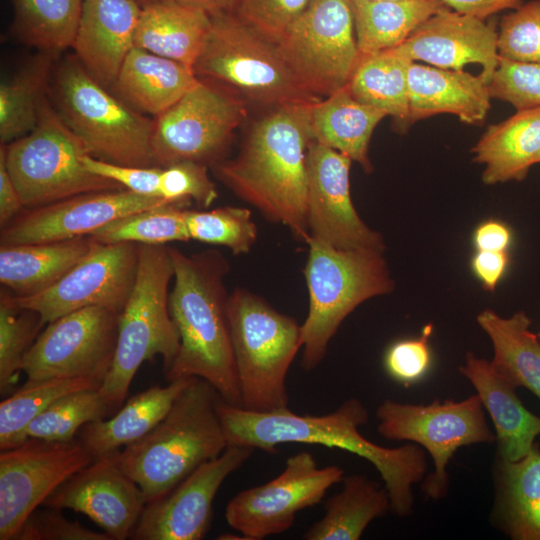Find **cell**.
I'll use <instances>...</instances> for the list:
<instances>
[{
	"instance_id": "680465c9",
	"label": "cell",
	"mask_w": 540,
	"mask_h": 540,
	"mask_svg": "<svg viewBox=\"0 0 540 540\" xmlns=\"http://www.w3.org/2000/svg\"><path fill=\"white\" fill-rule=\"evenodd\" d=\"M537 163H540V154H539V156L537 158Z\"/></svg>"
},
{
	"instance_id": "d590c367",
	"label": "cell",
	"mask_w": 540,
	"mask_h": 540,
	"mask_svg": "<svg viewBox=\"0 0 540 540\" xmlns=\"http://www.w3.org/2000/svg\"><path fill=\"white\" fill-rule=\"evenodd\" d=\"M413 61L397 47L361 55L347 84L358 101L379 108L408 127V71Z\"/></svg>"
},
{
	"instance_id": "60d3db41",
	"label": "cell",
	"mask_w": 540,
	"mask_h": 540,
	"mask_svg": "<svg viewBox=\"0 0 540 540\" xmlns=\"http://www.w3.org/2000/svg\"><path fill=\"white\" fill-rule=\"evenodd\" d=\"M40 315L19 305L6 288L0 294V394L7 397L16 390L22 362L39 331L44 327Z\"/></svg>"
},
{
	"instance_id": "83f0119b",
	"label": "cell",
	"mask_w": 540,
	"mask_h": 540,
	"mask_svg": "<svg viewBox=\"0 0 540 540\" xmlns=\"http://www.w3.org/2000/svg\"><path fill=\"white\" fill-rule=\"evenodd\" d=\"M486 184L522 181L540 154V109L520 110L490 125L473 147Z\"/></svg>"
},
{
	"instance_id": "ffe728a7",
	"label": "cell",
	"mask_w": 540,
	"mask_h": 540,
	"mask_svg": "<svg viewBox=\"0 0 540 540\" xmlns=\"http://www.w3.org/2000/svg\"><path fill=\"white\" fill-rule=\"evenodd\" d=\"M170 201L126 189L82 193L22 211L1 230V245L53 242L88 236L128 214Z\"/></svg>"
},
{
	"instance_id": "8d00e7d4",
	"label": "cell",
	"mask_w": 540,
	"mask_h": 540,
	"mask_svg": "<svg viewBox=\"0 0 540 540\" xmlns=\"http://www.w3.org/2000/svg\"><path fill=\"white\" fill-rule=\"evenodd\" d=\"M56 54L41 52L0 85V142L31 132L47 100Z\"/></svg>"
},
{
	"instance_id": "484cf974",
	"label": "cell",
	"mask_w": 540,
	"mask_h": 540,
	"mask_svg": "<svg viewBox=\"0 0 540 540\" xmlns=\"http://www.w3.org/2000/svg\"><path fill=\"white\" fill-rule=\"evenodd\" d=\"M96 243L88 235L53 242L1 245V284L17 297L40 293L59 281Z\"/></svg>"
},
{
	"instance_id": "5bb4252c",
	"label": "cell",
	"mask_w": 540,
	"mask_h": 540,
	"mask_svg": "<svg viewBox=\"0 0 540 540\" xmlns=\"http://www.w3.org/2000/svg\"><path fill=\"white\" fill-rule=\"evenodd\" d=\"M343 474L336 465L320 468L309 452L294 454L276 478L237 493L226 506V521L246 540L280 534L299 511L318 504Z\"/></svg>"
},
{
	"instance_id": "d6a6232c",
	"label": "cell",
	"mask_w": 540,
	"mask_h": 540,
	"mask_svg": "<svg viewBox=\"0 0 540 540\" xmlns=\"http://www.w3.org/2000/svg\"><path fill=\"white\" fill-rule=\"evenodd\" d=\"M342 481V490L328 499L324 516L302 539L358 540L374 519L391 510L385 486L360 474L343 477Z\"/></svg>"
},
{
	"instance_id": "5b68a950",
	"label": "cell",
	"mask_w": 540,
	"mask_h": 540,
	"mask_svg": "<svg viewBox=\"0 0 540 540\" xmlns=\"http://www.w3.org/2000/svg\"><path fill=\"white\" fill-rule=\"evenodd\" d=\"M49 94L60 117L90 155L116 164L155 166L154 120L110 93L75 55L54 66Z\"/></svg>"
},
{
	"instance_id": "f546056e",
	"label": "cell",
	"mask_w": 540,
	"mask_h": 540,
	"mask_svg": "<svg viewBox=\"0 0 540 540\" xmlns=\"http://www.w3.org/2000/svg\"><path fill=\"white\" fill-rule=\"evenodd\" d=\"M386 116L383 110L356 100L346 85L310 104L312 140L342 153L369 172V142Z\"/></svg>"
},
{
	"instance_id": "d4e9b609",
	"label": "cell",
	"mask_w": 540,
	"mask_h": 540,
	"mask_svg": "<svg viewBox=\"0 0 540 540\" xmlns=\"http://www.w3.org/2000/svg\"><path fill=\"white\" fill-rule=\"evenodd\" d=\"M408 126L440 113L481 123L490 108L488 85L477 75L412 62L408 71Z\"/></svg>"
},
{
	"instance_id": "9a60e30c",
	"label": "cell",
	"mask_w": 540,
	"mask_h": 540,
	"mask_svg": "<svg viewBox=\"0 0 540 540\" xmlns=\"http://www.w3.org/2000/svg\"><path fill=\"white\" fill-rule=\"evenodd\" d=\"M95 457L78 437L27 438L0 453V540H11L26 518Z\"/></svg>"
},
{
	"instance_id": "7402d4cb",
	"label": "cell",
	"mask_w": 540,
	"mask_h": 540,
	"mask_svg": "<svg viewBox=\"0 0 540 540\" xmlns=\"http://www.w3.org/2000/svg\"><path fill=\"white\" fill-rule=\"evenodd\" d=\"M410 60L460 70L474 63L488 85L498 66V32L492 23L447 7L425 20L397 47Z\"/></svg>"
},
{
	"instance_id": "681fc988",
	"label": "cell",
	"mask_w": 540,
	"mask_h": 540,
	"mask_svg": "<svg viewBox=\"0 0 540 540\" xmlns=\"http://www.w3.org/2000/svg\"><path fill=\"white\" fill-rule=\"evenodd\" d=\"M431 333L432 325H427L419 338L399 340L388 347L384 367L392 379L409 386L426 375L432 363L428 345Z\"/></svg>"
},
{
	"instance_id": "7bdbcfd3",
	"label": "cell",
	"mask_w": 540,
	"mask_h": 540,
	"mask_svg": "<svg viewBox=\"0 0 540 540\" xmlns=\"http://www.w3.org/2000/svg\"><path fill=\"white\" fill-rule=\"evenodd\" d=\"M186 224L190 239L225 246L235 255L249 253L257 240V226L247 208L187 210Z\"/></svg>"
},
{
	"instance_id": "52a82bcc",
	"label": "cell",
	"mask_w": 540,
	"mask_h": 540,
	"mask_svg": "<svg viewBox=\"0 0 540 540\" xmlns=\"http://www.w3.org/2000/svg\"><path fill=\"white\" fill-rule=\"evenodd\" d=\"M304 275L308 314L301 325L302 361L312 371L324 359L330 340L361 303L394 288L383 252L342 250L308 239Z\"/></svg>"
},
{
	"instance_id": "d6986e66",
	"label": "cell",
	"mask_w": 540,
	"mask_h": 540,
	"mask_svg": "<svg viewBox=\"0 0 540 540\" xmlns=\"http://www.w3.org/2000/svg\"><path fill=\"white\" fill-rule=\"evenodd\" d=\"M253 451L247 446L229 445L218 457L197 467L169 493L147 503L131 539H202L211 525L217 491Z\"/></svg>"
},
{
	"instance_id": "30bf717a",
	"label": "cell",
	"mask_w": 540,
	"mask_h": 540,
	"mask_svg": "<svg viewBox=\"0 0 540 540\" xmlns=\"http://www.w3.org/2000/svg\"><path fill=\"white\" fill-rule=\"evenodd\" d=\"M1 146L9 174L27 209L82 193L124 189L87 170L83 158L88 150L48 99L35 128Z\"/></svg>"
},
{
	"instance_id": "1f68e13d",
	"label": "cell",
	"mask_w": 540,
	"mask_h": 540,
	"mask_svg": "<svg viewBox=\"0 0 540 540\" xmlns=\"http://www.w3.org/2000/svg\"><path fill=\"white\" fill-rule=\"evenodd\" d=\"M211 25L203 11L176 4L141 7L134 47L193 68Z\"/></svg>"
},
{
	"instance_id": "603a6c76",
	"label": "cell",
	"mask_w": 540,
	"mask_h": 540,
	"mask_svg": "<svg viewBox=\"0 0 540 540\" xmlns=\"http://www.w3.org/2000/svg\"><path fill=\"white\" fill-rule=\"evenodd\" d=\"M141 11L136 0H83L72 48L86 71L100 84L112 87L134 48Z\"/></svg>"
},
{
	"instance_id": "ba28073f",
	"label": "cell",
	"mask_w": 540,
	"mask_h": 540,
	"mask_svg": "<svg viewBox=\"0 0 540 540\" xmlns=\"http://www.w3.org/2000/svg\"><path fill=\"white\" fill-rule=\"evenodd\" d=\"M228 320L242 408H288L286 377L302 347L301 325L244 288L229 294Z\"/></svg>"
},
{
	"instance_id": "ee69618b",
	"label": "cell",
	"mask_w": 540,
	"mask_h": 540,
	"mask_svg": "<svg viewBox=\"0 0 540 540\" xmlns=\"http://www.w3.org/2000/svg\"><path fill=\"white\" fill-rule=\"evenodd\" d=\"M498 54L513 61L540 62V0L521 4L502 18Z\"/></svg>"
},
{
	"instance_id": "f1b7e54d",
	"label": "cell",
	"mask_w": 540,
	"mask_h": 540,
	"mask_svg": "<svg viewBox=\"0 0 540 540\" xmlns=\"http://www.w3.org/2000/svg\"><path fill=\"white\" fill-rule=\"evenodd\" d=\"M190 379L135 394L112 417L85 424L77 437L95 459L140 440L166 416Z\"/></svg>"
},
{
	"instance_id": "4fadbf2b",
	"label": "cell",
	"mask_w": 540,
	"mask_h": 540,
	"mask_svg": "<svg viewBox=\"0 0 540 540\" xmlns=\"http://www.w3.org/2000/svg\"><path fill=\"white\" fill-rule=\"evenodd\" d=\"M246 116L242 98L197 77L172 106L154 120L152 154L155 166L181 161L217 164L235 129Z\"/></svg>"
},
{
	"instance_id": "b9f144b4",
	"label": "cell",
	"mask_w": 540,
	"mask_h": 540,
	"mask_svg": "<svg viewBox=\"0 0 540 540\" xmlns=\"http://www.w3.org/2000/svg\"><path fill=\"white\" fill-rule=\"evenodd\" d=\"M114 411L99 389H85L67 394L42 411L26 427L27 438L69 441L77 437L87 423L107 418Z\"/></svg>"
},
{
	"instance_id": "277c9868",
	"label": "cell",
	"mask_w": 540,
	"mask_h": 540,
	"mask_svg": "<svg viewBox=\"0 0 540 540\" xmlns=\"http://www.w3.org/2000/svg\"><path fill=\"white\" fill-rule=\"evenodd\" d=\"M220 399L210 383L192 377L148 434L118 450L119 465L139 485L146 503L169 493L228 447L217 409Z\"/></svg>"
},
{
	"instance_id": "74e56055",
	"label": "cell",
	"mask_w": 540,
	"mask_h": 540,
	"mask_svg": "<svg viewBox=\"0 0 540 540\" xmlns=\"http://www.w3.org/2000/svg\"><path fill=\"white\" fill-rule=\"evenodd\" d=\"M12 32L23 44L58 54L72 47L83 0H12Z\"/></svg>"
},
{
	"instance_id": "f35d334b",
	"label": "cell",
	"mask_w": 540,
	"mask_h": 540,
	"mask_svg": "<svg viewBox=\"0 0 540 540\" xmlns=\"http://www.w3.org/2000/svg\"><path fill=\"white\" fill-rule=\"evenodd\" d=\"M102 382L91 377H55L27 380L0 404V450L22 443L30 422L59 398L80 390L99 389Z\"/></svg>"
},
{
	"instance_id": "7dc6e473",
	"label": "cell",
	"mask_w": 540,
	"mask_h": 540,
	"mask_svg": "<svg viewBox=\"0 0 540 540\" xmlns=\"http://www.w3.org/2000/svg\"><path fill=\"white\" fill-rule=\"evenodd\" d=\"M159 194L170 202L194 200L203 207H209L218 197L207 165L195 161H181L163 167Z\"/></svg>"
},
{
	"instance_id": "ab89813d",
	"label": "cell",
	"mask_w": 540,
	"mask_h": 540,
	"mask_svg": "<svg viewBox=\"0 0 540 540\" xmlns=\"http://www.w3.org/2000/svg\"><path fill=\"white\" fill-rule=\"evenodd\" d=\"M189 201L168 202L117 218L89 236L99 243L133 242L146 245H165L168 242L188 241L186 224Z\"/></svg>"
},
{
	"instance_id": "f6af8a7d",
	"label": "cell",
	"mask_w": 540,
	"mask_h": 540,
	"mask_svg": "<svg viewBox=\"0 0 540 540\" xmlns=\"http://www.w3.org/2000/svg\"><path fill=\"white\" fill-rule=\"evenodd\" d=\"M488 89L491 98L520 110L540 109V62H520L499 57Z\"/></svg>"
},
{
	"instance_id": "4316f807",
	"label": "cell",
	"mask_w": 540,
	"mask_h": 540,
	"mask_svg": "<svg viewBox=\"0 0 540 540\" xmlns=\"http://www.w3.org/2000/svg\"><path fill=\"white\" fill-rule=\"evenodd\" d=\"M191 66L134 47L112 86L135 110L159 116L196 82Z\"/></svg>"
},
{
	"instance_id": "6f0895ef",
	"label": "cell",
	"mask_w": 540,
	"mask_h": 540,
	"mask_svg": "<svg viewBox=\"0 0 540 540\" xmlns=\"http://www.w3.org/2000/svg\"><path fill=\"white\" fill-rule=\"evenodd\" d=\"M369 1H403V0H369Z\"/></svg>"
},
{
	"instance_id": "816d5d0a",
	"label": "cell",
	"mask_w": 540,
	"mask_h": 540,
	"mask_svg": "<svg viewBox=\"0 0 540 540\" xmlns=\"http://www.w3.org/2000/svg\"><path fill=\"white\" fill-rule=\"evenodd\" d=\"M506 251L477 250L472 259V270L486 290L494 291L508 264Z\"/></svg>"
},
{
	"instance_id": "f907efd6",
	"label": "cell",
	"mask_w": 540,
	"mask_h": 540,
	"mask_svg": "<svg viewBox=\"0 0 540 540\" xmlns=\"http://www.w3.org/2000/svg\"><path fill=\"white\" fill-rule=\"evenodd\" d=\"M83 162L91 173L116 182L126 190L144 196L160 197L159 180L162 167L116 164L90 154L83 158Z\"/></svg>"
},
{
	"instance_id": "e575fe53",
	"label": "cell",
	"mask_w": 540,
	"mask_h": 540,
	"mask_svg": "<svg viewBox=\"0 0 540 540\" xmlns=\"http://www.w3.org/2000/svg\"><path fill=\"white\" fill-rule=\"evenodd\" d=\"M360 55L396 48L430 16L447 8L439 0H351Z\"/></svg>"
},
{
	"instance_id": "3957f363",
	"label": "cell",
	"mask_w": 540,
	"mask_h": 540,
	"mask_svg": "<svg viewBox=\"0 0 540 540\" xmlns=\"http://www.w3.org/2000/svg\"><path fill=\"white\" fill-rule=\"evenodd\" d=\"M174 285L169 311L180 345L167 382L199 377L228 404L242 407L228 320L226 258L217 250L185 254L169 247Z\"/></svg>"
},
{
	"instance_id": "8fae6325",
	"label": "cell",
	"mask_w": 540,
	"mask_h": 540,
	"mask_svg": "<svg viewBox=\"0 0 540 540\" xmlns=\"http://www.w3.org/2000/svg\"><path fill=\"white\" fill-rule=\"evenodd\" d=\"M376 416L382 437L415 442L432 457L434 470L421 484L425 496L432 500L446 496L447 466L460 447L496 440L477 394L460 401L435 400L428 405L385 400L377 408Z\"/></svg>"
},
{
	"instance_id": "4dcf8cb0",
	"label": "cell",
	"mask_w": 540,
	"mask_h": 540,
	"mask_svg": "<svg viewBox=\"0 0 540 540\" xmlns=\"http://www.w3.org/2000/svg\"><path fill=\"white\" fill-rule=\"evenodd\" d=\"M497 525L513 540H540V445L522 458L508 461L497 457Z\"/></svg>"
},
{
	"instance_id": "8992f818",
	"label": "cell",
	"mask_w": 540,
	"mask_h": 540,
	"mask_svg": "<svg viewBox=\"0 0 540 540\" xmlns=\"http://www.w3.org/2000/svg\"><path fill=\"white\" fill-rule=\"evenodd\" d=\"M173 275L169 247L140 244L135 283L119 315L114 359L99 388L113 410L124 404L145 361L161 356L166 371L178 353L180 339L169 311L168 286Z\"/></svg>"
},
{
	"instance_id": "f5cc1de1",
	"label": "cell",
	"mask_w": 540,
	"mask_h": 540,
	"mask_svg": "<svg viewBox=\"0 0 540 540\" xmlns=\"http://www.w3.org/2000/svg\"><path fill=\"white\" fill-rule=\"evenodd\" d=\"M25 208L7 169L4 150L0 148V224L9 223Z\"/></svg>"
},
{
	"instance_id": "2e32d148",
	"label": "cell",
	"mask_w": 540,
	"mask_h": 540,
	"mask_svg": "<svg viewBox=\"0 0 540 540\" xmlns=\"http://www.w3.org/2000/svg\"><path fill=\"white\" fill-rule=\"evenodd\" d=\"M119 315L87 307L48 323L23 359L27 380L91 377L103 383L115 355Z\"/></svg>"
},
{
	"instance_id": "db71d44e",
	"label": "cell",
	"mask_w": 540,
	"mask_h": 540,
	"mask_svg": "<svg viewBox=\"0 0 540 540\" xmlns=\"http://www.w3.org/2000/svg\"><path fill=\"white\" fill-rule=\"evenodd\" d=\"M473 238L477 250L506 251L512 234L504 223L488 220L476 228Z\"/></svg>"
},
{
	"instance_id": "6da1fadb",
	"label": "cell",
	"mask_w": 540,
	"mask_h": 540,
	"mask_svg": "<svg viewBox=\"0 0 540 540\" xmlns=\"http://www.w3.org/2000/svg\"><path fill=\"white\" fill-rule=\"evenodd\" d=\"M217 409L228 446H247L268 453H276L277 446L283 443L318 444L345 450L376 468L394 514L405 517L412 513L413 485L422 481L427 471L425 452L413 444L387 448L365 438L359 427L368 421L369 413L360 400L348 399L324 415L296 414L289 408L250 411L228 404L222 398Z\"/></svg>"
},
{
	"instance_id": "bcb514c9",
	"label": "cell",
	"mask_w": 540,
	"mask_h": 540,
	"mask_svg": "<svg viewBox=\"0 0 540 540\" xmlns=\"http://www.w3.org/2000/svg\"><path fill=\"white\" fill-rule=\"evenodd\" d=\"M312 0H237L233 14L277 44Z\"/></svg>"
},
{
	"instance_id": "11a10c76",
	"label": "cell",
	"mask_w": 540,
	"mask_h": 540,
	"mask_svg": "<svg viewBox=\"0 0 540 540\" xmlns=\"http://www.w3.org/2000/svg\"><path fill=\"white\" fill-rule=\"evenodd\" d=\"M446 6L459 13L471 15L480 19L507 9H515L522 0H439Z\"/></svg>"
},
{
	"instance_id": "44dd1931",
	"label": "cell",
	"mask_w": 540,
	"mask_h": 540,
	"mask_svg": "<svg viewBox=\"0 0 540 540\" xmlns=\"http://www.w3.org/2000/svg\"><path fill=\"white\" fill-rule=\"evenodd\" d=\"M117 452L97 457L70 476L42 506L84 514L112 540L131 538L147 503L139 485L119 465Z\"/></svg>"
},
{
	"instance_id": "836d02e7",
	"label": "cell",
	"mask_w": 540,
	"mask_h": 540,
	"mask_svg": "<svg viewBox=\"0 0 540 540\" xmlns=\"http://www.w3.org/2000/svg\"><path fill=\"white\" fill-rule=\"evenodd\" d=\"M477 322L491 339L494 369L516 388L524 387L540 399V342L530 330L531 319L523 311L502 318L486 309Z\"/></svg>"
},
{
	"instance_id": "cb8c5ba5",
	"label": "cell",
	"mask_w": 540,
	"mask_h": 540,
	"mask_svg": "<svg viewBox=\"0 0 540 540\" xmlns=\"http://www.w3.org/2000/svg\"><path fill=\"white\" fill-rule=\"evenodd\" d=\"M459 371L476 390L495 427L497 457L515 461L525 456L540 435V417L530 412L516 387L491 362L469 352Z\"/></svg>"
},
{
	"instance_id": "ac0fdd59",
	"label": "cell",
	"mask_w": 540,
	"mask_h": 540,
	"mask_svg": "<svg viewBox=\"0 0 540 540\" xmlns=\"http://www.w3.org/2000/svg\"><path fill=\"white\" fill-rule=\"evenodd\" d=\"M352 160L312 140L307 151L309 238L342 250L384 251L382 236L358 215L350 194Z\"/></svg>"
},
{
	"instance_id": "c3c4849f",
	"label": "cell",
	"mask_w": 540,
	"mask_h": 540,
	"mask_svg": "<svg viewBox=\"0 0 540 540\" xmlns=\"http://www.w3.org/2000/svg\"><path fill=\"white\" fill-rule=\"evenodd\" d=\"M43 507L26 518L11 540H112L104 531L69 520L61 510Z\"/></svg>"
},
{
	"instance_id": "9f6ffc18",
	"label": "cell",
	"mask_w": 540,
	"mask_h": 540,
	"mask_svg": "<svg viewBox=\"0 0 540 540\" xmlns=\"http://www.w3.org/2000/svg\"><path fill=\"white\" fill-rule=\"evenodd\" d=\"M142 7L149 4L166 3L185 6L205 12L209 16L233 13L237 0H136Z\"/></svg>"
},
{
	"instance_id": "9c48e42d",
	"label": "cell",
	"mask_w": 540,
	"mask_h": 540,
	"mask_svg": "<svg viewBox=\"0 0 540 540\" xmlns=\"http://www.w3.org/2000/svg\"><path fill=\"white\" fill-rule=\"evenodd\" d=\"M193 70L198 78L261 105L276 107L319 100L301 86L277 45L233 13L211 17Z\"/></svg>"
},
{
	"instance_id": "7a4b0ae2",
	"label": "cell",
	"mask_w": 540,
	"mask_h": 540,
	"mask_svg": "<svg viewBox=\"0 0 540 540\" xmlns=\"http://www.w3.org/2000/svg\"><path fill=\"white\" fill-rule=\"evenodd\" d=\"M311 103L272 107L251 126L238 155L214 165L216 176L239 198L305 243Z\"/></svg>"
},
{
	"instance_id": "7c38bea8",
	"label": "cell",
	"mask_w": 540,
	"mask_h": 540,
	"mask_svg": "<svg viewBox=\"0 0 540 540\" xmlns=\"http://www.w3.org/2000/svg\"><path fill=\"white\" fill-rule=\"evenodd\" d=\"M276 45L312 96L345 87L361 56L351 0H312Z\"/></svg>"
},
{
	"instance_id": "e0dca14e",
	"label": "cell",
	"mask_w": 540,
	"mask_h": 540,
	"mask_svg": "<svg viewBox=\"0 0 540 540\" xmlns=\"http://www.w3.org/2000/svg\"><path fill=\"white\" fill-rule=\"evenodd\" d=\"M140 244L99 243L48 289L16 302L36 311L46 325L68 313L102 307L120 314L133 289Z\"/></svg>"
}]
</instances>
